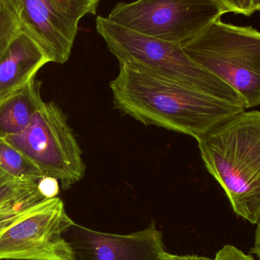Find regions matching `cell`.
<instances>
[{
	"label": "cell",
	"mask_w": 260,
	"mask_h": 260,
	"mask_svg": "<svg viewBox=\"0 0 260 260\" xmlns=\"http://www.w3.org/2000/svg\"><path fill=\"white\" fill-rule=\"evenodd\" d=\"M110 88L123 114L197 140L246 110L129 62H120Z\"/></svg>",
	"instance_id": "cell-1"
},
{
	"label": "cell",
	"mask_w": 260,
	"mask_h": 260,
	"mask_svg": "<svg viewBox=\"0 0 260 260\" xmlns=\"http://www.w3.org/2000/svg\"><path fill=\"white\" fill-rule=\"evenodd\" d=\"M197 141L206 169L224 189L234 212L257 224L260 111H243Z\"/></svg>",
	"instance_id": "cell-2"
},
{
	"label": "cell",
	"mask_w": 260,
	"mask_h": 260,
	"mask_svg": "<svg viewBox=\"0 0 260 260\" xmlns=\"http://www.w3.org/2000/svg\"><path fill=\"white\" fill-rule=\"evenodd\" d=\"M58 197L38 186L0 210V260H73L64 237L74 224Z\"/></svg>",
	"instance_id": "cell-3"
},
{
	"label": "cell",
	"mask_w": 260,
	"mask_h": 260,
	"mask_svg": "<svg viewBox=\"0 0 260 260\" xmlns=\"http://www.w3.org/2000/svg\"><path fill=\"white\" fill-rule=\"evenodd\" d=\"M96 30L119 62H129L196 89L245 108L241 96L221 79L194 62L182 44L138 33L99 16ZM246 109V108H245Z\"/></svg>",
	"instance_id": "cell-4"
},
{
	"label": "cell",
	"mask_w": 260,
	"mask_h": 260,
	"mask_svg": "<svg viewBox=\"0 0 260 260\" xmlns=\"http://www.w3.org/2000/svg\"><path fill=\"white\" fill-rule=\"evenodd\" d=\"M200 67L233 88L246 109L260 105V32L216 20L182 44Z\"/></svg>",
	"instance_id": "cell-5"
},
{
	"label": "cell",
	"mask_w": 260,
	"mask_h": 260,
	"mask_svg": "<svg viewBox=\"0 0 260 260\" xmlns=\"http://www.w3.org/2000/svg\"><path fill=\"white\" fill-rule=\"evenodd\" d=\"M27 157L44 176L54 177L65 189L83 179L82 151L62 110L43 102L28 127L4 138Z\"/></svg>",
	"instance_id": "cell-6"
},
{
	"label": "cell",
	"mask_w": 260,
	"mask_h": 260,
	"mask_svg": "<svg viewBox=\"0 0 260 260\" xmlns=\"http://www.w3.org/2000/svg\"><path fill=\"white\" fill-rule=\"evenodd\" d=\"M227 12L217 0H136L116 5L108 18L138 33L183 44Z\"/></svg>",
	"instance_id": "cell-7"
},
{
	"label": "cell",
	"mask_w": 260,
	"mask_h": 260,
	"mask_svg": "<svg viewBox=\"0 0 260 260\" xmlns=\"http://www.w3.org/2000/svg\"><path fill=\"white\" fill-rule=\"evenodd\" d=\"M22 31L38 44L50 62L70 59L79 21L95 15L99 0H10Z\"/></svg>",
	"instance_id": "cell-8"
},
{
	"label": "cell",
	"mask_w": 260,
	"mask_h": 260,
	"mask_svg": "<svg viewBox=\"0 0 260 260\" xmlns=\"http://www.w3.org/2000/svg\"><path fill=\"white\" fill-rule=\"evenodd\" d=\"M73 260H160L163 235L155 223L129 235L104 233L74 223L64 234Z\"/></svg>",
	"instance_id": "cell-9"
},
{
	"label": "cell",
	"mask_w": 260,
	"mask_h": 260,
	"mask_svg": "<svg viewBox=\"0 0 260 260\" xmlns=\"http://www.w3.org/2000/svg\"><path fill=\"white\" fill-rule=\"evenodd\" d=\"M50 62L38 44L21 31L0 54V99L35 79Z\"/></svg>",
	"instance_id": "cell-10"
},
{
	"label": "cell",
	"mask_w": 260,
	"mask_h": 260,
	"mask_svg": "<svg viewBox=\"0 0 260 260\" xmlns=\"http://www.w3.org/2000/svg\"><path fill=\"white\" fill-rule=\"evenodd\" d=\"M44 101L35 79L0 99V138L15 136L28 127Z\"/></svg>",
	"instance_id": "cell-11"
},
{
	"label": "cell",
	"mask_w": 260,
	"mask_h": 260,
	"mask_svg": "<svg viewBox=\"0 0 260 260\" xmlns=\"http://www.w3.org/2000/svg\"><path fill=\"white\" fill-rule=\"evenodd\" d=\"M0 169L23 182L38 183L44 177L39 169L27 157L1 138Z\"/></svg>",
	"instance_id": "cell-12"
},
{
	"label": "cell",
	"mask_w": 260,
	"mask_h": 260,
	"mask_svg": "<svg viewBox=\"0 0 260 260\" xmlns=\"http://www.w3.org/2000/svg\"><path fill=\"white\" fill-rule=\"evenodd\" d=\"M22 31L18 14L10 0H0V54Z\"/></svg>",
	"instance_id": "cell-13"
},
{
	"label": "cell",
	"mask_w": 260,
	"mask_h": 260,
	"mask_svg": "<svg viewBox=\"0 0 260 260\" xmlns=\"http://www.w3.org/2000/svg\"><path fill=\"white\" fill-rule=\"evenodd\" d=\"M38 183L17 180L0 169V210L38 186Z\"/></svg>",
	"instance_id": "cell-14"
},
{
	"label": "cell",
	"mask_w": 260,
	"mask_h": 260,
	"mask_svg": "<svg viewBox=\"0 0 260 260\" xmlns=\"http://www.w3.org/2000/svg\"><path fill=\"white\" fill-rule=\"evenodd\" d=\"M228 12L250 16L253 11V0H217Z\"/></svg>",
	"instance_id": "cell-15"
},
{
	"label": "cell",
	"mask_w": 260,
	"mask_h": 260,
	"mask_svg": "<svg viewBox=\"0 0 260 260\" xmlns=\"http://www.w3.org/2000/svg\"><path fill=\"white\" fill-rule=\"evenodd\" d=\"M213 260H255V259L252 255L246 254L242 250L237 248L235 246L228 244L217 252Z\"/></svg>",
	"instance_id": "cell-16"
},
{
	"label": "cell",
	"mask_w": 260,
	"mask_h": 260,
	"mask_svg": "<svg viewBox=\"0 0 260 260\" xmlns=\"http://www.w3.org/2000/svg\"><path fill=\"white\" fill-rule=\"evenodd\" d=\"M38 189L46 199L57 197L59 192V180L50 176H44L38 181Z\"/></svg>",
	"instance_id": "cell-17"
},
{
	"label": "cell",
	"mask_w": 260,
	"mask_h": 260,
	"mask_svg": "<svg viewBox=\"0 0 260 260\" xmlns=\"http://www.w3.org/2000/svg\"><path fill=\"white\" fill-rule=\"evenodd\" d=\"M160 260H213L206 256H198V255H177L164 252Z\"/></svg>",
	"instance_id": "cell-18"
},
{
	"label": "cell",
	"mask_w": 260,
	"mask_h": 260,
	"mask_svg": "<svg viewBox=\"0 0 260 260\" xmlns=\"http://www.w3.org/2000/svg\"><path fill=\"white\" fill-rule=\"evenodd\" d=\"M256 234H255L254 244L250 250V253L254 254L260 260V219L257 222Z\"/></svg>",
	"instance_id": "cell-19"
},
{
	"label": "cell",
	"mask_w": 260,
	"mask_h": 260,
	"mask_svg": "<svg viewBox=\"0 0 260 260\" xmlns=\"http://www.w3.org/2000/svg\"><path fill=\"white\" fill-rule=\"evenodd\" d=\"M253 12H258L260 10V0H253Z\"/></svg>",
	"instance_id": "cell-20"
},
{
	"label": "cell",
	"mask_w": 260,
	"mask_h": 260,
	"mask_svg": "<svg viewBox=\"0 0 260 260\" xmlns=\"http://www.w3.org/2000/svg\"><path fill=\"white\" fill-rule=\"evenodd\" d=\"M99 1H101V0H99Z\"/></svg>",
	"instance_id": "cell-21"
}]
</instances>
